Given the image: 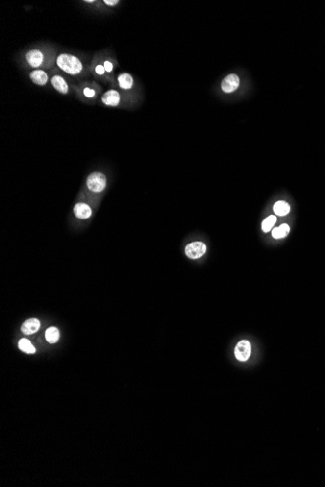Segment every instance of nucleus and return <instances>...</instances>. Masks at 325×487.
Masks as SVG:
<instances>
[{
  "label": "nucleus",
  "instance_id": "obj_15",
  "mask_svg": "<svg viewBox=\"0 0 325 487\" xmlns=\"http://www.w3.org/2000/svg\"><path fill=\"white\" fill-rule=\"evenodd\" d=\"M40 329V322L39 320L35 318H31L26 320L23 325H22V333L25 335H32L36 333Z\"/></svg>",
  "mask_w": 325,
  "mask_h": 487
},
{
  "label": "nucleus",
  "instance_id": "obj_20",
  "mask_svg": "<svg viewBox=\"0 0 325 487\" xmlns=\"http://www.w3.org/2000/svg\"><path fill=\"white\" fill-rule=\"evenodd\" d=\"M275 222H276V217L275 215H271V216L267 217L263 221V223H262V230H263V232L264 233H269L273 229V227L275 224Z\"/></svg>",
  "mask_w": 325,
  "mask_h": 487
},
{
  "label": "nucleus",
  "instance_id": "obj_1",
  "mask_svg": "<svg viewBox=\"0 0 325 487\" xmlns=\"http://www.w3.org/2000/svg\"><path fill=\"white\" fill-rule=\"evenodd\" d=\"M61 50L49 42L29 45L19 52L16 61L25 70H52L56 67V59Z\"/></svg>",
  "mask_w": 325,
  "mask_h": 487
},
{
  "label": "nucleus",
  "instance_id": "obj_21",
  "mask_svg": "<svg viewBox=\"0 0 325 487\" xmlns=\"http://www.w3.org/2000/svg\"><path fill=\"white\" fill-rule=\"evenodd\" d=\"M102 4L108 10V9H113V8H116L117 6H119L121 4V1L120 0H103Z\"/></svg>",
  "mask_w": 325,
  "mask_h": 487
},
{
  "label": "nucleus",
  "instance_id": "obj_19",
  "mask_svg": "<svg viewBox=\"0 0 325 487\" xmlns=\"http://www.w3.org/2000/svg\"><path fill=\"white\" fill-rule=\"evenodd\" d=\"M19 348L22 351H24V352H25L27 354H33L36 351V349L32 345V343L28 340H26V339L20 340V341H19Z\"/></svg>",
  "mask_w": 325,
  "mask_h": 487
},
{
  "label": "nucleus",
  "instance_id": "obj_14",
  "mask_svg": "<svg viewBox=\"0 0 325 487\" xmlns=\"http://www.w3.org/2000/svg\"><path fill=\"white\" fill-rule=\"evenodd\" d=\"M206 252V245L203 243L196 242L185 247V254L190 259H199Z\"/></svg>",
  "mask_w": 325,
  "mask_h": 487
},
{
  "label": "nucleus",
  "instance_id": "obj_10",
  "mask_svg": "<svg viewBox=\"0 0 325 487\" xmlns=\"http://www.w3.org/2000/svg\"><path fill=\"white\" fill-rule=\"evenodd\" d=\"M27 76L30 81L38 87H48L51 84L52 72L45 69H34L27 71Z\"/></svg>",
  "mask_w": 325,
  "mask_h": 487
},
{
  "label": "nucleus",
  "instance_id": "obj_6",
  "mask_svg": "<svg viewBox=\"0 0 325 487\" xmlns=\"http://www.w3.org/2000/svg\"><path fill=\"white\" fill-rule=\"evenodd\" d=\"M90 73L95 81L103 83L108 87L110 86L109 79L102 62V51H98L93 55L90 65Z\"/></svg>",
  "mask_w": 325,
  "mask_h": 487
},
{
  "label": "nucleus",
  "instance_id": "obj_7",
  "mask_svg": "<svg viewBox=\"0 0 325 487\" xmlns=\"http://www.w3.org/2000/svg\"><path fill=\"white\" fill-rule=\"evenodd\" d=\"M107 187V178L106 175L102 172L96 171L89 174L86 179V188L87 191L92 195H100L105 191Z\"/></svg>",
  "mask_w": 325,
  "mask_h": 487
},
{
  "label": "nucleus",
  "instance_id": "obj_13",
  "mask_svg": "<svg viewBox=\"0 0 325 487\" xmlns=\"http://www.w3.org/2000/svg\"><path fill=\"white\" fill-rule=\"evenodd\" d=\"M251 355V344L249 341H241L235 348V356L241 362H246Z\"/></svg>",
  "mask_w": 325,
  "mask_h": 487
},
{
  "label": "nucleus",
  "instance_id": "obj_2",
  "mask_svg": "<svg viewBox=\"0 0 325 487\" xmlns=\"http://www.w3.org/2000/svg\"><path fill=\"white\" fill-rule=\"evenodd\" d=\"M92 58L82 53L60 51L56 59V67L73 81L86 80L90 73Z\"/></svg>",
  "mask_w": 325,
  "mask_h": 487
},
{
  "label": "nucleus",
  "instance_id": "obj_5",
  "mask_svg": "<svg viewBox=\"0 0 325 487\" xmlns=\"http://www.w3.org/2000/svg\"><path fill=\"white\" fill-rule=\"evenodd\" d=\"M51 86L60 95L68 96L73 92V87L76 83L73 82L71 78L66 76L60 69L55 67L51 70Z\"/></svg>",
  "mask_w": 325,
  "mask_h": 487
},
{
  "label": "nucleus",
  "instance_id": "obj_18",
  "mask_svg": "<svg viewBox=\"0 0 325 487\" xmlns=\"http://www.w3.org/2000/svg\"><path fill=\"white\" fill-rule=\"evenodd\" d=\"M46 341L50 343H56L60 340V331L56 327H50L45 333Z\"/></svg>",
  "mask_w": 325,
  "mask_h": 487
},
{
  "label": "nucleus",
  "instance_id": "obj_11",
  "mask_svg": "<svg viewBox=\"0 0 325 487\" xmlns=\"http://www.w3.org/2000/svg\"><path fill=\"white\" fill-rule=\"evenodd\" d=\"M241 84L240 77L237 74H229L227 75L221 82V90L225 94H232L236 92Z\"/></svg>",
  "mask_w": 325,
  "mask_h": 487
},
{
  "label": "nucleus",
  "instance_id": "obj_4",
  "mask_svg": "<svg viewBox=\"0 0 325 487\" xmlns=\"http://www.w3.org/2000/svg\"><path fill=\"white\" fill-rule=\"evenodd\" d=\"M75 97L82 103L88 105H95L103 94V88L99 82L95 80H82L76 82L73 87Z\"/></svg>",
  "mask_w": 325,
  "mask_h": 487
},
{
  "label": "nucleus",
  "instance_id": "obj_17",
  "mask_svg": "<svg viewBox=\"0 0 325 487\" xmlns=\"http://www.w3.org/2000/svg\"><path fill=\"white\" fill-rule=\"evenodd\" d=\"M289 232H290L289 226L287 224H282L281 226L272 230V236L274 239L278 240V239L285 238L289 234Z\"/></svg>",
  "mask_w": 325,
  "mask_h": 487
},
{
  "label": "nucleus",
  "instance_id": "obj_9",
  "mask_svg": "<svg viewBox=\"0 0 325 487\" xmlns=\"http://www.w3.org/2000/svg\"><path fill=\"white\" fill-rule=\"evenodd\" d=\"M102 51V62L105 69V72L108 76L110 86L109 88H115L116 84V75L115 70L118 67V61L113 52L109 49L101 50Z\"/></svg>",
  "mask_w": 325,
  "mask_h": 487
},
{
  "label": "nucleus",
  "instance_id": "obj_3",
  "mask_svg": "<svg viewBox=\"0 0 325 487\" xmlns=\"http://www.w3.org/2000/svg\"><path fill=\"white\" fill-rule=\"evenodd\" d=\"M140 95L122 92L116 88H109L100 97L101 106L130 110L139 104Z\"/></svg>",
  "mask_w": 325,
  "mask_h": 487
},
{
  "label": "nucleus",
  "instance_id": "obj_16",
  "mask_svg": "<svg viewBox=\"0 0 325 487\" xmlns=\"http://www.w3.org/2000/svg\"><path fill=\"white\" fill-rule=\"evenodd\" d=\"M274 212L278 216H285L290 212V205L284 200H279L275 203Z\"/></svg>",
  "mask_w": 325,
  "mask_h": 487
},
{
  "label": "nucleus",
  "instance_id": "obj_12",
  "mask_svg": "<svg viewBox=\"0 0 325 487\" xmlns=\"http://www.w3.org/2000/svg\"><path fill=\"white\" fill-rule=\"evenodd\" d=\"M73 213L79 220H88L93 215V208L86 201H78L73 207Z\"/></svg>",
  "mask_w": 325,
  "mask_h": 487
},
{
  "label": "nucleus",
  "instance_id": "obj_8",
  "mask_svg": "<svg viewBox=\"0 0 325 487\" xmlns=\"http://www.w3.org/2000/svg\"><path fill=\"white\" fill-rule=\"evenodd\" d=\"M115 88L129 94L139 95V88L136 80L130 72L122 71L116 76Z\"/></svg>",
  "mask_w": 325,
  "mask_h": 487
}]
</instances>
